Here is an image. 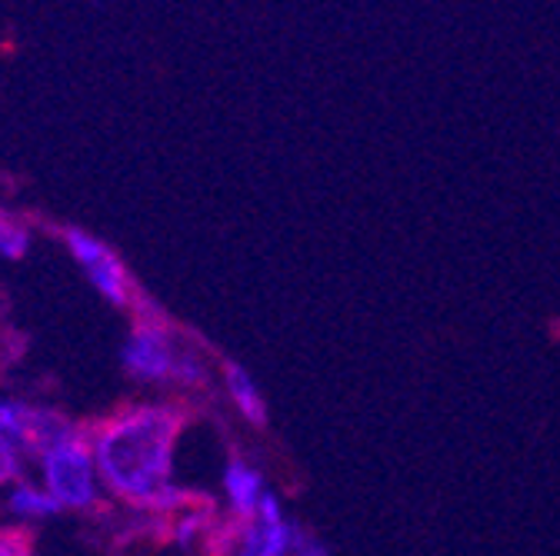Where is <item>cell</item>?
Listing matches in <instances>:
<instances>
[{
    "label": "cell",
    "instance_id": "cell-1",
    "mask_svg": "<svg viewBox=\"0 0 560 556\" xmlns=\"http://www.w3.org/2000/svg\"><path fill=\"white\" fill-rule=\"evenodd\" d=\"M187 427L180 403H133L114 410L107 421L88 427L97 476L107 490L144 510L164 486H171L174 447Z\"/></svg>",
    "mask_w": 560,
    "mask_h": 556
},
{
    "label": "cell",
    "instance_id": "cell-2",
    "mask_svg": "<svg viewBox=\"0 0 560 556\" xmlns=\"http://www.w3.org/2000/svg\"><path fill=\"white\" fill-rule=\"evenodd\" d=\"M133 304H137V320L124 343L127 374L144 383H180V387L207 383V367L194 346L180 343L177 333L167 327V320L144 297H137Z\"/></svg>",
    "mask_w": 560,
    "mask_h": 556
},
{
    "label": "cell",
    "instance_id": "cell-3",
    "mask_svg": "<svg viewBox=\"0 0 560 556\" xmlns=\"http://www.w3.org/2000/svg\"><path fill=\"white\" fill-rule=\"evenodd\" d=\"M47 494L63 510H94L101 504L97 494V463L91 450V437L84 427H78L70 437L54 443L40 453Z\"/></svg>",
    "mask_w": 560,
    "mask_h": 556
},
{
    "label": "cell",
    "instance_id": "cell-4",
    "mask_svg": "<svg viewBox=\"0 0 560 556\" xmlns=\"http://www.w3.org/2000/svg\"><path fill=\"white\" fill-rule=\"evenodd\" d=\"M63 240H67V250L74 253V260L88 270L91 284L114 304V307H130L137 300V291H133V281L127 267L120 263V257L101 244L94 234L81 230V227H67L63 230Z\"/></svg>",
    "mask_w": 560,
    "mask_h": 556
},
{
    "label": "cell",
    "instance_id": "cell-5",
    "mask_svg": "<svg viewBox=\"0 0 560 556\" xmlns=\"http://www.w3.org/2000/svg\"><path fill=\"white\" fill-rule=\"evenodd\" d=\"M224 490H228V504L234 510V517L241 523H250L257 517V507H260V497L267 494L264 490V476L244 463L241 457H234L224 470Z\"/></svg>",
    "mask_w": 560,
    "mask_h": 556
},
{
    "label": "cell",
    "instance_id": "cell-6",
    "mask_svg": "<svg viewBox=\"0 0 560 556\" xmlns=\"http://www.w3.org/2000/svg\"><path fill=\"white\" fill-rule=\"evenodd\" d=\"M224 383H228V393L234 400V406L241 410V416L250 424V427H264L267 424V403L257 390V383L250 380V374L237 364H224Z\"/></svg>",
    "mask_w": 560,
    "mask_h": 556
},
{
    "label": "cell",
    "instance_id": "cell-7",
    "mask_svg": "<svg viewBox=\"0 0 560 556\" xmlns=\"http://www.w3.org/2000/svg\"><path fill=\"white\" fill-rule=\"evenodd\" d=\"M0 443L18 450V453H31V440H27V406L24 403L0 400Z\"/></svg>",
    "mask_w": 560,
    "mask_h": 556
},
{
    "label": "cell",
    "instance_id": "cell-8",
    "mask_svg": "<svg viewBox=\"0 0 560 556\" xmlns=\"http://www.w3.org/2000/svg\"><path fill=\"white\" fill-rule=\"evenodd\" d=\"M11 510L21 513V517H50L60 507L47 490H37V486H31V483H21V486H14V494H11Z\"/></svg>",
    "mask_w": 560,
    "mask_h": 556
},
{
    "label": "cell",
    "instance_id": "cell-9",
    "mask_svg": "<svg viewBox=\"0 0 560 556\" xmlns=\"http://www.w3.org/2000/svg\"><path fill=\"white\" fill-rule=\"evenodd\" d=\"M27 250H31V230L18 217L0 214V257L21 260Z\"/></svg>",
    "mask_w": 560,
    "mask_h": 556
},
{
    "label": "cell",
    "instance_id": "cell-10",
    "mask_svg": "<svg viewBox=\"0 0 560 556\" xmlns=\"http://www.w3.org/2000/svg\"><path fill=\"white\" fill-rule=\"evenodd\" d=\"M0 556H34L27 530H0Z\"/></svg>",
    "mask_w": 560,
    "mask_h": 556
},
{
    "label": "cell",
    "instance_id": "cell-11",
    "mask_svg": "<svg viewBox=\"0 0 560 556\" xmlns=\"http://www.w3.org/2000/svg\"><path fill=\"white\" fill-rule=\"evenodd\" d=\"M21 476V453L0 443V483H11Z\"/></svg>",
    "mask_w": 560,
    "mask_h": 556
},
{
    "label": "cell",
    "instance_id": "cell-12",
    "mask_svg": "<svg viewBox=\"0 0 560 556\" xmlns=\"http://www.w3.org/2000/svg\"><path fill=\"white\" fill-rule=\"evenodd\" d=\"M294 556H327V553H324V546H320V543L307 540V543H304V546H301V549H298Z\"/></svg>",
    "mask_w": 560,
    "mask_h": 556
}]
</instances>
